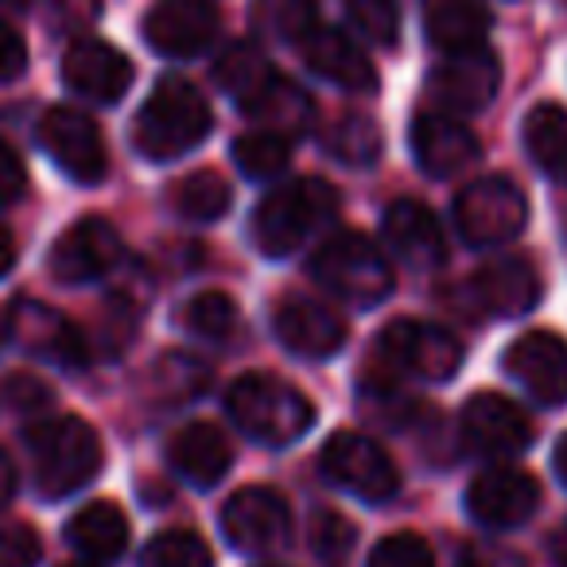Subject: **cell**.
Wrapping results in <instances>:
<instances>
[{
    "mask_svg": "<svg viewBox=\"0 0 567 567\" xmlns=\"http://www.w3.org/2000/svg\"><path fill=\"white\" fill-rule=\"evenodd\" d=\"M32 478L43 497H71L102 471V440L79 416H51L28 427Z\"/></svg>",
    "mask_w": 567,
    "mask_h": 567,
    "instance_id": "cell-1",
    "label": "cell"
},
{
    "mask_svg": "<svg viewBox=\"0 0 567 567\" xmlns=\"http://www.w3.org/2000/svg\"><path fill=\"white\" fill-rule=\"evenodd\" d=\"M226 409L234 424L265 447H288L316 424V404L296 385L272 378V373L237 378L226 393Z\"/></svg>",
    "mask_w": 567,
    "mask_h": 567,
    "instance_id": "cell-2",
    "label": "cell"
},
{
    "mask_svg": "<svg viewBox=\"0 0 567 567\" xmlns=\"http://www.w3.org/2000/svg\"><path fill=\"white\" fill-rule=\"evenodd\" d=\"M339 214V195L327 179H296L272 190L252 214V241L265 257H288Z\"/></svg>",
    "mask_w": 567,
    "mask_h": 567,
    "instance_id": "cell-3",
    "label": "cell"
},
{
    "mask_svg": "<svg viewBox=\"0 0 567 567\" xmlns=\"http://www.w3.org/2000/svg\"><path fill=\"white\" fill-rule=\"evenodd\" d=\"M210 105L190 82H159V90L141 105L133 125L136 148L148 159H175L198 148L210 136Z\"/></svg>",
    "mask_w": 567,
    "mask_h": 567,
    "instance_id": "cell-4",
    "label": "cell"
},
{
    "mask_svg": "<svg viewBox=\"0 0 567 567\" xmlns=\"http://www.w3.org/2000/svg\"><path fill=\"white\" fill-rule=\"evenodd\" d=\"M311 272L334 300L350 308H373L393 292V268L365 234H331L311 257Z\"/></svg>",
    "mask_w": 567,
    "mask_h": 567,
    "instance_id": "cell-5",
    "label": "cell"
},
{
    "mask_svg": "<svg viewBox=\"0 0 567 567\" xmlns=\"http://www.w3.org/2000/svg\"><path fill=\"white\" fill-rule=\"evenodd\" d=\"M525 221L528 198L509 175H482V179L466 183L455 198V226L474 249L513 241L525 229Z\"/></svg>",
    "mask_w": 567,
    "mask_h": 567,
    "instance_id": "cell-6",
    "label": "cell"
},
{
    "mask_svg": "<svg viewBox=\"0 0 567 567\" xmlns=\"http://www.w3.org/2000/svg\"><path fill=\"white\" fill-rule=\"evenodd\" d=\"M319 463H323V474L334 486L362 497V502L381 505L401 489V471H396V463L389 458V451L362 432L331 435Z\"/></svg>",
    "mask_w": 567,
    "mask_h": 567,
    "instance_id": "cell-7",
    "label": "cell"
},
{
    "mask_svg": "<svg viewBox=\"0 0 567 567\" xmlns=\"http://www.w3.org/2000/svg\"><path fill=\"white\" fill-rule=\"evenodd\" d=\"M221 536L249 556L280 551L292 544V509L276 489L245 486L221 505Z\"/></svg>",
    "mask_w": 567,
    "mask_h": 567,
    "instance_id": "cell-8",
    "label": "cell"
},
{
    "mask_svg": "<svg viewBox=\"0 0 567 567\" xmlns=\"http://www.w3.org/2000/svg\"><path fill=\"white\" fill-rule=\"evenodd\" d=\"M381 354L393 370L420 381H451L463 365V342L420 319H396L381 331Z\"/></svg>",
    "mask_w": 567,
    "mask_h": 567,
    "instance_id": "cell-9",
    "label": "cell"
},
{
    "mask_svg": "<svg viewBox=\"0 0 567 567\" xmlns=\"http://www.w3.org/2000/svg\"><path fill=\"white\" fill-rule=\"evenodd\" d=\"M9 334L28 350V354L43 358V362L79 370L94 358L90 334H82L66 316L40 300H17L9 311Z\"/></svg>",
    "mask_w": 567,
    "mask_h": 567,
    "instance_id": "cell-10",
    "label": "cell"
},
{
    "mask_svg": "<svg viewBox=\"0 0 567 567\" xmlns=\"http://www.w3.org/2000/svg\"><path fill=\"white\" fill-rule=\"evenodd\" d=\"M505 373L544 409L567 404V342L551 331H528L505 350Z\"/></svg>",
    "mask_w": 567,
    "mask_h": 567,
    "instance_id": "cell-11",
    "label": "cell"
},
{
    "mask_svg": "<svg viewBox=\"0 0 567 567\" xmlns=\"http://www.w3.org/2000/svg\"><path fill=\"white\" fill-rule=\"evenodd\" d=\"M125 257V241L105 218H82L71 229L59 234V241L51 245L48 268L55 272V280L63 284H90L97 276L113 272Z\"/></svg>",
    "mask_w": 567,
    "mask_h": 567,
    "instance_id": "cell-12",
    "label": "cell"
},
{
    "mask_svg": "<svg viewBox=\"0 0 567 567\" xmlns=\"http://www.w3.org/2000/svg\"><path fill=\"white\" fill-rule=\"evenodd\" d=\"M540 505V486L517 466H489L466 489V509L486 528H517Z\"/></svg>",
    "mask_w": 567,
    "mask_h": 567,
    "instance_id": "cell-13",
    "label": "cell"
},
{
    "mask_svg": "<svg viewBox=\"0 0 567 567\" xmlns=\"http://www.w3.org/2000/svg\"><path fill=\"white\" fill-rule=\"evenodd\" d=\"M40 141L48 148V156L71 175L74 183H97L105 175V141H102V128L86 117L82 110H51L40 125Z\"/></svg>",
    "mask_w": 567,
    "mask_h": 567,
    "instance_id": "cell-14",
    "label": "cell"
},
{
    "mask_svg": "<svg viewBox=\"0 0 567 567\" xmlns=\"http://www.w3.org/2000/svg\"><path fill=\"white\" fill-rule=\"evenodd\" d=\"M463 440L486 458H513L533 443V420L497 393H474L463 409Z\"/></svg>",
    "mask_w": 567,
    "mask_h": 567,
    "instance_id": "cell-15",
    "label": "cell"
},
{
    "mask_svg": "<svg viewBox=\"0 0 567 567\" xmlns=\"http://www.w3.org/2000/svg\"><path fill=\"white\" fill-rule=\"evenodd\" d=\"M412 156H416L420 172L432 179H455L466 167L478 164L482 144L455 113H420L412 121Z\"/></svg>",
    "mask_w": 567,
    "mask_h": 567,
    "instance_id": "cell-16",
    "label": "cell"
},
{
    "mask_svg": "<svg viewBox=\"0 0 567 567\" xmlns=\"http://www.w3.org/2000/svg\"><path fill=\"white\" fill-rule=\"evenodd\" d=\"M221 17L206 0H159L144 20L148 43L167 59H195L218 40Z\"/></svg>",
    "mask_w": 567,
    "mask_h": 567,
    "instance_id": "cell-17",
    "label": "cell"
},
{
    "mask_svg": "<svg viewBox=\"0 0 567 567\" xmlns=\"http://www.w3.org/2000/svg\"><path fill=\"white\" fill-rule=\"evenodd\" d=\"M502 86V63L489 48L447 55L432 74V94L447 113H478Z\"/></svg>",
    "mask_w": 567,
    "mask_h": 567,
    "instance_id": "cell-18",
    "label": "cell"
},
{
    "mask_svg": "<svg viewBox=\"0 0 567 567\" xmlns=\"http://www.w3.org/2000/svg\"><path fill=\"white\" fill-rule=\"evenodd\" d=\"M63 79L74 94L90 97V102L113 105L133 86V63H128L125 51H117L113 43L79 40V43H71L63 55Z\"/></svg>",
    "mask_w": 567,
    "mask_h": 567,
    "instance_id": "cell-19",
    "label": "cell"
},
{
    "mask_svg": "<svg viewBox=\"0 0 567 567\" xmlns=\"http://www.w3.org/2000/svg\"><path fill=\"white\" fill-rule=\"evenodd\" d=\"M471 300L482 316L517 319L540 300V276L525 257H502L471 276Z\"/></svg>",
    "mask_w": 567,
    "mask_h": 567,
    "instance_id": "cell-20",
    "label": "cell"
},
{
    "mask_svg": "<svg viewBox=\"0 0 567 567\" xmlns=\"http://www.w3.org/2000/svg\"><path fill=\"white\" fill-rule=\"evenodd\" d=\"M347 319L316 300H288L276 311V339L300 358H331L347 347Z\"/></svg>",
    "mask_w": 567,
    "mask_h": 567,
    "instance_id": "cell-21",
    "label": "cell"
},
{
    "mask_svg": "<svg viewBox=\"0 0 567 567\" xmlns=\"http://www.w3.org/2000/svg\"><path fill=\"white\" fill-rule=\"evenodd\" d=\"M385 241L412 268H440L447 260V241H443L440 221L416 198H396L385 210Z\"/></svg>",
    "mask_w": 567,
    "mask_h": 567,
    "instance_id": "cell-22",
    "label": "cell"
},
{
    "mask_svg": "<svg viewBox=\"0 0 567 567\" xmlns=\"http://www.w3.org/2000/svg\"><path fill=\"white\" fill-rule=\"evenodd\" d=\"M308 66L319 74V79L334 82L339 90H350V94H370L378 86V71L373 63L334 28H316L308 40L300 43Z\"/></svg>",
    "mask_w": 567,
    "mask_h": 567,
    "instance_id": "cell-23",
    "label": "cell"
},
{
    "mask_svg": "<svg viewBox=\"0 0 567 567\" xmlns=\"http://www.w3.org/2000/svg\"><path fill=\"white\" fill-rule=\"evenodd\" d=\"M167 463L195 486H214V482L226 478L234 451L214 424H187L167 440Z\"/></svg>",
    "mask_w": 567,
    "mask_h": 567,
    "instance_id": "cell-24",
    "label": "cell"
},
{
    "mask_svg": "<svg viewBox=\"0 0 567 567\" xmlns=\"http://www.w3.org/2000/svg\"><path fill=\"white\" fill-rule=\"evenodd\" d=\"M489 9L482 0H427L424 4V28L432 48L443 55H458V51L486 48L489 35Z\"/></svg>",
    "mask_w": 567,
    "mask_h": 567,
    "instance_id": "cell-25",
    "label": "cell"
},
{
    "mask_svg": "<svg viewBox=\"0 0 567 567\" xmlns=\"http://www.w3.org/2000/svg\"><path fill=\"white\" fill-rule=\"evenodd\" d=\"M66 540L86 559H117L128 548V517L113 502H90L66 525Z\"/></svg>",
    "mask_w": 567,
    "mask_h": 567,
    "instance_id": "cell-26",
    "label": "cell"
},
{
    "mask_svg": "<svg viewBox=\"0 0 567 567\" xmlns=\"http://www.w3.org/2000/svg\"><path fill=\"white\" fill-rule=\"evenodd\" d=\"M525 148L551 183L567 187V110L544 102L525 117Z\"/></svg>",
    "mask_w": 567,
    "mask_h": 567,
    "instance_id": "cell-27",
    "label": "cell"
},
{
    "mask_svg": "<svg viewBox=\"0 0 567 567\" xmlns=\"http://www.w3.org/2000/svg\"><path fill=\"white\" fill-rule=\"evenodd\" d=\"M245 113H249L252 121H260L265 133L300 136V133H308L311 121H316V102H311L296 82L276 74L272 86H268L252 105H245Z\"/></svg>",
    "mask_w": 567,
    "mask_h": 567,
    "instance_id": "cell-28",
    "label": "cell"
},
{
    "mask_svg": "<svg viewBox=\"0 0 567 567\" xmlns=\"http://www.w3.org/2000/svg\"><path fill=\"white\" fill-rule=\"evenodd\" d=\"M272 79L276 74H272V66H268V59L260 55L257 48H249V43H234V48L221 51L218 63H214V82H218L241 110L257 102V97L272 86Z\"/></svg>",
    "mask_w": 567,
    "mask_h": 567,
    "instance_id": "cell-29",
    "label": "cell"
},
{
    "mask_svg": "<svg viewBox=\"0 0 567 567\" xmlns=\"http://www.w3.org/2000/svg\"><path fill=\"white\" fill-rule=\"evenodd\" d=\"M167 203L187 221H218L234 206V190L218 172H190L175 183Z\"/></svg>",
    "mask_w": 567,
    "mask_h": 567,
    "instance_id": "cell-30",
    "label": "cell"
},
{
    "mask_svg": "<svg viewBox=\"0 0 567 567\" xmlns=\"http://www.w3.org/2000/svg\"><path fill=\"white\" fill-rule=\"evenodd\" d=\"M210 385V370L198 358L187 354H164L152 365V393L164 396L167 404H187L195 401L203 389Z\"/></svg>",
    "mask_w": 567,
    "mask_h": 567,
    "instance_id": "cell-31",
    "label": "cell"
},
{
    "mask_svg": "<svg viewBox=\"0 0 567 567\" xmlns=\"http://www.w3.org/2000/svg\"><path fill=\"white\" fill-rule=\"evenodd\" d=\"M257 28L272 40L303 43L316 32V0H257Z\"/></svg>",
    "mask_w": 567,
    "mask_h": 567,
    "instance_id": "cell-32",
    "label": "cell"
},
{
    "mask_svg": "<svg viewBox=\"0 0 567 567\" xmlns=\"http://www.w3.org/2000/svg\"><path fill=\"white\" fill-rule=\"evenodd\" d=\"M327 152L350 167H365L381 156V128L370 117L350 113V117L334 121V128L327 133Z\"/></svg>",
    "mask_w": 567,
    "mask_h": 567,
    "instance_id": "cell-33",
    "label": "cell"
},
{
    "mask_svg": "<svg viewBox=\"0 0 567 567\" xmlns=\"http://www.w3.org/2000/svg\"><path fill=\"white\" fill-rule=\"evenodd\" d=\"M234 159L249 179H276L292 159V148H288V136L260 128V133H249L234 144Z\"/></svg>",
    "mask_w": 567,
    "mask_h": 567,
    "instance_id": "cell-34",
    "label": "cell"
},
{
    "mask_svg": "<svg viewBox=\"0 0 567 567\" xmlns=\"http://www.w3.org/2000/svg\"><path fill=\"white\" fill-rule=\"evenodd\" d=\"M214 556L206 540L187 528H167V533L152 536L144 548V567H210Z\"/></svg>",
    "mask_w": 567,
    "mask_h": 567,
    "instance_id": "cell-35",
    "label": "cell"
},
{
    "mask_svg": "<svg viewBox=\"0 0 567 567\" xmlns=\"http://www.w3.org/2000/svg\"><path fill=\"white\" fill-rule=\"evenodd\" d=\"M183 323H187V331L203 334V339L221 342L237 331V303L226 292H198L183 311Z\"/></svg>",
    "mask_w": 567,
    "mask_h": 567,
    "instance_id": "cell-36",
    "label": "cell"
},
{
    "mask_svg": "<svg viewBox=\"0 0 567 567\" xmlns=\"http://www.w3.org/2000/svg\"><path fill=\"white\" fill-rule=\"evenodd\" d=\"M354 540H358L354 525L342 513L334 509L316 513V520H311V551H316V559L323 567H347Z\"/></svg>",
    "mask_w": 567,
    "mask_h": 567,
    "instance_id": "cell-37",
    "label": "cell"
},
{
    "mask_svg": "<svg viewBox=\"0 0 567 567\" xmlns=\"http://www.w3.org/2000/svg\"><path fill=\"white\" fill-rule=\"evenodd\" d=\"M347 17L378 48H393L401 40V4L396 0H347Z\"/></svg>",
    "mask_w": 567,
    "mask_h": 567,
    "instance_id": "cell-38",
    "label": "cell"
},
{
    "mask_svg": "<svg viewBox=\"0 0 567 567\" xmlns=\"http://www.w3.org/2000/svg\"><path fill=\"white\" fill-rule=\"evenodd\" d=\"M370 567H435V556L424 536L393 533L370 551Z\"/></svg>",
    "mask_w": 567,
    "mask_h": 567,
    "instance_id": "cell-39",
    "label": "cell"
},
{
    "mask_svg": "<svg viewBox=\"0 0 567 567\" xmlns=\"http://www.w3.org/2000/svg\"><path fill=\"white\" fill-rule=\"evenodd\" d=\"M40 564V536L35 528L9 520L0 525V567H35Z\"/></svg>",
    "mask_w": 567,
    "mask_h": 567,
    "instance_id": "cell-40",
    "label": "cell"
},
{
    "mask_svg": "<svg viewBox=\"0 0 567 567\" xmlns=\"http://www.w3.org/2000/svg\"><path fill=\"white\" fill-rule=\"evenodd\" d=\"M4 401L17 412L35 416V412L51 409V389L43 385L40 378H32V373H17V378H9V385H4Z\"/></svg>",
    "mask_w": 567,
    "mask_h": 567,
    "instance_id": "cell-41",
    "label": "cell"
},
{
    "mask_svg": "<svg viewBox=\"0 0 567 567\" xmlns=\"http://www.w3.org/2000/svg\"><path fill=\"white\" fill-rule=\"evenodd\" d=\"M455 567H528L520 559V551L505 548V544H489V540H478V544H466L458 551Z\"/></svg>",
    "mask_w": 567,
    "mask_h": 567,
    "instance_id": "cell-42",
    "label": "cell"
},
{
    "mask_svg": "<svg viewBox=\"0 0 567 567\" xmlns=\"http://www.w3.org/2000/svg\"><path fill=\"white\" fill-rule=\"evenodd\" d=\"M24 66H28V48H24V40H20L17 28L0 20V82L20 79V74H24Z\"/></svg>",
    "mask_w": 567,
    "mask_h": 567,
    "instance_id": "cell-43",
    "label": "cell"
},
{
    "mask_svg": "<svg viewBox=\"0 0 567 567\" xmlns=\"http://www.w3.org/2000/svg\"><path fill=\"white\" fill-rule=\"evenodd\" d=\"M28 187V172L20 164V156L9 148V144H0V206L17 203Z\"/></svg>",
    "mask_w": 567,
    "mask_h": 567,
    "instance_id": "cell-44",
    "label": "cell"
},
{
    "mask_svg": "<svg viewBox=\"0 0 567 567\" xmlns=\"http://www.w3.org/2000/svg\"><path fill=\"white\" fill-rule=\"evenodd\" d=\"M48 4H51V17L66 28H86L102 12V0H48Z\"/></svg>",
    "mask_w": 567,
    "mask_h": 567,
    "instance_id": "cell-45",
    "label": "cell"
},
{
    "mask_svg": "<svg viewBox=\"0 0 567 567\" xmlns=\"http://www.w3.org/2000/svg\"><path fill=\"white\" fill-rule=\"evenodd\" d=\"M12 494H17V466H12V458L0 451V509L12 502Z\"/></svg>",
    "mask_w": 567,
    "mask_h": 567,
    "instance_id": "cell-46",
    "label": "cell"
},
{
    "mask_svg": "<svg viewBox=\"0 0 567 567\" xmlns=\"http://www.w3.org/2000/svg\"><path fill=\"white\" fill-rule=\"evenodd\" d=\"M12 265H17V241H12L9 229L0 226V276L9 272Z\"/></svg>",
    "mask_w": 567,
    "mask_h": 567,
    "instance_id": "cell-47",
    "label": "cell"
},
{
    "mask_svg": "<svg viewBox=\"0 0 567 567\" xmlns=\"http://www.w3.org/2000/svg\"><path fill=\"white\" fill-rule=\"evenodd\" d=\"M551 466H556L559 482H564V486H567V435L556 443V455H551Z\"/></svg>",
    "mask_w": 567,
    "mask_h": 567,
    "instance_id": "cell-48",
    "label": "cell"
},
{
    "mask_svg": "<svg viewBox=\"0 0 567 567\" xmlns=\"http://www.w3.org/2000/svg\"><path fill=\"white\" fill-rule=\"evenodd\" d=\"M20 9H28V0H0V17H4V12H20Z\"/></svg>",
    "mask_w": 567,
    "mask_h": 567,
    "instance_id": "cell-49",
    "label": "cell"
},
{
    "mask_svg": "<svg viewBox=\"0 0 567 567\" xmlns=\"http://www.w3.org/2000/svg\"><path fill=\"white\" fill-rule=\"evenodd\" d=\"M0 347H4V323H0Z\"/></svg>",
    "mask_w": 567,
    "mask_h": 567,
    "instance_id": "cell-50",
    "label": "cell"
},
{
    "mask_svg": "<svg viewBox=\"0 0 567 567\" xmlns=\"http://www.w3.org/2000/svg\"><path fill=\"white\" fill-rule=\"evenodd\" d=\"M63 567H94V564H63Z\"/></svg>",
    "mask_w": 567,
    "mask_h": 567,
    "instance_id": "cell-51",
    "label": "cell"
}]
</instances>
